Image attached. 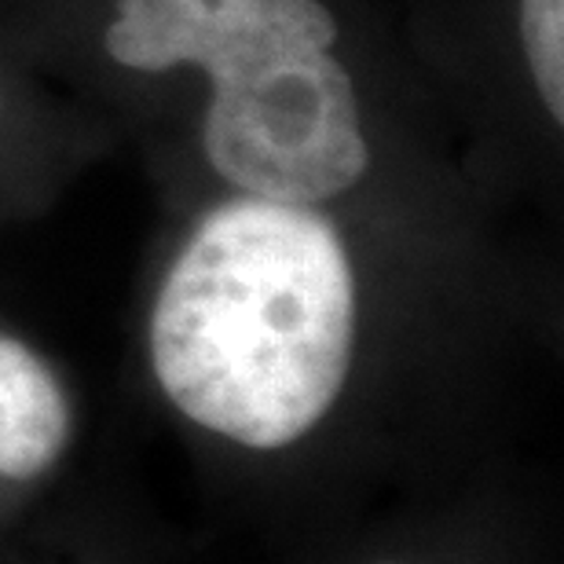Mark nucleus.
Wrapping results in <instances>:
<instances>
[{"label":"nucleus","instance_id":"nucleus-3","mask_svg":"<svg viewBox=\"0 0 564 564\" xmlns=\"http://www.w3.org/2000/svg\"><path fill=\"white\" fill-rule=\"evenodd\" d=\"M70 440V403L37 352L0 334V477L30 480Z\"/></svg>","mask_w":564,"mask_h":564},{"label":"nucleus","instance_id":"nucleus-2","mask_svg":"<svg viewBox=\"0 0 564 564\" xmlns=\"http://www.w3.org/2000/svg\"><path fill=\"white\" fill-rule=\"evenodd\" d=\"M334 41L323 0H118L107 26L118 66L206 70L209 165L242 195L301 206L345 195L370 169L356 85L330 55Z\"/></svg>","mask_w":564,"mask_h":564},{"label":"nucleus","instance_id":"nucleus-4","mask_svg":"<svg viewBox=\"0 0 564 564\" xmlns=\"http://www.w3.org/2000/svg\"><path fill=\"white\" fill-rule=\"evenodd\" d=\"M528 66L550 118L564 121V0H521Z\"/></svg>","mask_w":564,"mask_h":564},{"label":"nucleus","instance_id":"nucleus-5","mask_svg":"<svg viewBox=\"0 0 564 564\" xmlns=\"http://www.w3.org/2000/svg\"><path fill=\"white\" fill-rule=\"evenodd\" d=\"M389 564H400V561H389Z\"/></svg>","mask_w":564,"mask_h":564},{"label":"nucleus","instance_id":"nucleus-1","mask_svg":"<svg viewBox=\"0 0 564 564\" xmlns=\"http://www.w3.org/2000/svg\"><path fill=\"white\" fill-rule=\"evenodd\" d=\"M356 279L315 206L242 195L191 231L151 312V364L191 422L242 447H286L341 397Z\"/></svg>","mask_w":564,"mask_h":564}]
</instances>
